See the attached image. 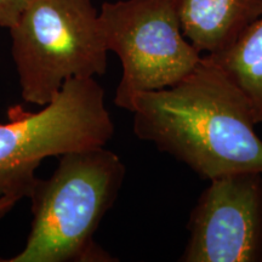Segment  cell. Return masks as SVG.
<instances>
[{"label":"cell","instance_id":"2","mask_svg":"<svg viewBox=\"0 0 262 262\" xmlns=\"http://www.w3.org/2000/svg\"><path fill=\"white\" fill-rule=\"evenodd\" d=\"M49 179H38L28 199L33 220L24 249L5 262H112L95 242L117 202L126 168L103 147L58 157Z\"/></svg>","mask_w":262,"mask_h":262},{"label":"cell","instance_id":"10","mask_svg":"<svg viewBox=\"0 0 262 262\" xmlns=\"http://www.w3.org/2000/svg\"><path fill=\"white\" fill-rule=\"evenodd\" d=\"M18 202V199L14 198V196H3V198H0V221L15 208V205Z\"/></svg>","mask_w":262,"mask_h":262},{"label":"cell","instance_id":"11","mask_svg":"<svg viewBox=\"0 0 262 262\" xmlns=\"http://www.w3.org/2000/svg\"><path fill=\"white\" fill-rule=\"evenodd\" d=\"M0 262H4V260H3V258H0Z\"/></svg>","mask_w":262,"mask_h":262},{"label":"cell","instance_id":"9","mask_svg":"<svg viewBox=\"0 0 262 262\" xmlns=\"http://www.w3.org/2000/svg\"><path fill=\"white\" fill-rule=\"evenodd\" d=\"M31 0H0V27L11 28Z\"/></svg>","mask_w":262,"mask_h":262},{"label":"cell","instance_id":"1","mask_svg":"<svg viewBox=\"0 0 262 262\" xmlns=\"http://www.w3.org/2000/svg\"><path fill=\"white\" fill-rule=\"evenodd\" d=\"M134 134L202 179L262 173V140L248 98L224 71L203 60L173 86L130 100Z\"/></svg>","mask_w":262,"mask_h":262},{"label":"cell","instance_id":"5","mask_svg":"<svg viewBox=\"0 0 262 262\" xmlns=\"http://www.w3.org/2000/svg\"><path fill=\"white\" fill-rule=\"evenodd\" d=\"M98 16L108 51L122 62L114 104L123 110L136 94L173 86L201 64L203 55L182 33L176 0L106 2Z\"/></svg>","mask_w":262,"mask_h":262},{"label":"cell","instance_id":"8","mask_svg":"<svg viewBox=\"0 0 262 262\" xmlns=\"http://www.w3.org/2000/svg\"><path fill=\"white\" fill-rule=\"evenodd\" d=\"M203 57L228 75L248 98L255 123H262V17L232 47Z\"/></svg>","mask_w":262,"mask_h":262},{"label":"cell","instance_id":"4","mask_svg":"<svg viewBox=\"0 0 262 262\" xmlns=\"http://www.w3.org/2000/svg\"><path fill=\"white\" fill-rule=\"evenodd\" d=\"M22 98L45 106L73 78L107 70L108 49L91 0H31L9 28Z\"/></svg>","mask_w":262,"mask_h":262},{"label":"cell","instance_id":"7","mask_svg":"<svg viewBox=\"0 0 262 262\" xmlns=\"http://www.w3.org/2000/svg\"><path fill=\"white\" fill-rule=\"evenodd\" d=\"M183 35L202 55L234 44L262 17V0H176Z\"/></svg>","mask_w":262,"mask_h":262},{"label":"cell","instance_id":"3","mask_svg":"<svg viewBox=\"0 0 262 262\" xmlns=\"http://www.w3.org/2000/svg\"><path fill=\"white\" fill-rule=\"evenodd\" d=\"M0 123V198H28L49 157L103 147L114 135L104 91L95 78L67 80L38 112L14 104Z\"/></svg>","mask_w":262,"mask_h":262},{"label":"cell","instance_id":"6","mask_svg":"<svg viewBox=\"0 0 262 262\" xmlns=\"http://www.w3.org/2000/svg\"><path fill=\"white\" fill-rule=\"evenodd\" d=\"M181 262H262V173L210 180L189 215Z\"/></svg>","mask_w":262,"mask_h":262}]
</instances>
